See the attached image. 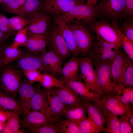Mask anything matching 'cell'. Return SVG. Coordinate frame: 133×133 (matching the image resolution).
<instances>
[{
	"mask_svg": "<svg viewBox=\"0 0 133 133\" xmlns=\"http://www.w3.org/2000/svg\"><path fill=\"white\" fill-rule=\"evenodd\" d=\"M22 114L21 111L14 112L10 116L6 122L1 133H26L27 131L20 127V116Z\"/></svg>",
	"mask_w": 133,
	"mask_h": 133,
	"instance_id": "cell-27",
	"label": "cell"
},
{
	"mask_svg": "<svg viewBox=\"0 0 133 133\" xmlns=\"http://www.w3.org/2000/svg\"><path fill=\"white\" fill-rule=\"evenodd\" d=\"M48 35V33L41 34L28 32V40L24 46L28 51L41 55L46 52Z\"/></svg>",
	"mask_w": 133,
	"mask_h": 133,
	"instance_id": "cell-18",
	"label": "cell"
},
{
	"mask_svg": "<svg viewBox=\"0 0 133 133\" xmlns=\"http://www.w3.org/2000/svg\"><path fill=\"white\" fill-rule=\"evenodd\" d=\"M120 118L115 116L105 118L106 127L103 131L108 133H120Z\"/></svg>",
	"mask_w": 133,
	"mask_h": 133,
	"instance_id": "cell-35",
	"label": "cell"
},
{
	"mask_svg": "<svg viewBox=\"0 0 133 133\" xmlns=\"http://www.w3.org/2000/svg\"><path fill=\"white\" fill-rule=\"evenodd\" d=\"M85 3L80 0H45L42 9L49 14L57 16L67 12L78 5Z\"/></svg>",
	"mask_w": 133,
	"mask_h": 133,
	"instance_id": "cell-10",
	"label": "cell"
},
{
	"mask_svg": "<svg viewBox=\"0 0 133 133\" xmlns=\"http://www.w3.org/2000/svg\"><path fill=\"white\" fill-rule=\"evenodd\" d=\"M52 89L59 97L66 109L84 102L75 91L65 84L60 87Z\"/></svg>",
	"mask_w": 133,
	"mask_h": 133,
	"instance_id": "cell-16",
	"label": "cell"
},
{
	"mask_svg": "<svg viewBox=\"0 0 133 133\" xmlns=\"http://www.w3.org/2000/svg\"><path fill=\"white\" fill-rule=\"evenodd\" d=\"M55 124L62 133H80L79 124L69 120L59 119Z\"/></svg>",
	"mask_w": 133,
	"mask_h": 133,
	"instance_id": "cell-33",
	"label": "cell"
},
{
	"mask_svg": "<svg viewBox=\"0 0 133 133\" xmlns=\"http://www.w3.org/2000/svg\"><path fill=\"white\" fill-rule=\"evenodd\" d=\"M97 40L88 52L87 57L92 63L111 64L120 48L114 44Z\"/></svg>",
	"mask_w": 133,
	"mask_h": 133,
	"instance_id": "cell-5",
	"label": "cell"
},
{
	"mask_svg": "<svg viewBox=\"0 0 133 133\" xmlns=\"http://www.w3.org/2000/svg\"><path fill=\"white\" fill-rule=\"evenodd\" d=\"M61 79L64 84L71 81H81L79 58L73 56L62 68Z\"/></svg>",
	"mask_w": 133,
	"mask_h": 133,
	"instance_id": "cell-20",
	"label": "cell"
},
{
	"mask_svg": "<svg viewBox=\"0 0 133 133\" xmlns=\"http://www.w3.org/2000/svg\"><path fill=\"white\" fill-rule=\"evenodd\" d=\"M133 14V0H125V17H132Z\"/></svg>",
	"mask_w": 133,
	"mask_h": 133,
	"instance_id": "cell-46",
	"label": "cell"
},
{
	"mask_svg": "<svg viewBox=\"0 0 133 133\" xmlns=\"http://www.w3.org/2000/svg\"><path fill=\"white\" fill-rule=\"evenodd\" d=\"M41 0H27L21 8L20 16L29 19L34 13L42 9Z\"/></svg>",
	"mask_w": 133,
	"mask_h": 133,
	"instance_id": "cell-28",
	"label": "cell"
},
{
	"mask_svg": "<svg viewBox=\"0 0 133 133\" xmlns=\"http://www.w3.org/2000/svg\"><path fill=\"white\" fill-rule=\"evenodd\" d=\"M81 1H84V0H80Z\"/></svg>",
	"mask_w": 133,
	"mask_h": 133,
	"instance_id": "cell-55",
	"label": "cell"
},
{
	"mask_svg": "<svg viewBox=\"0 0 133 133\" xmlns=\"http://www.w3.org/2000/svg\"><path fill=\"white\" fill-rule=\"evenodd\" d=\"M0 29L1 31L9 38L15 35L16 32L11 28L8 19L3 14L0 13Z\"/></svg>",
	"mask_w": 133,
	"mask_h": 133,
	"instance_id": "cell-44",
	"label": "cell"
},
{
	"mask_svg": "<svg viewBox=\"0 0 133 133\" xmlns=\"http://www.w3.org/2000/svg\"><path fill=\"white\" fill-rule=\"evenodd\" d=\"M120 100L124 104L133 109V87L124 86L122 89Z\"/></svg>",
	"mask_w": 133,
	"mask_h": 133,
	"instance_id": "cell-40",
	"label": "cell"
},
{
	"mask_svg": "<svg viewBox=\"0 0 133 133\" xmlns=\"http://www.w3.org/2000/svg\"><path fill=\"white\" fill-rule=\"evenodd\" d=\"M2 93L1 92V91L0 90V94Z\"/></svg>",
	"mask_w": 133,
	"mask_h": 133,
	"instance_id": "cell-54",
	"label": "cell"
},
{
	"mask_svg": "<svg viewBox=\"0 0 133 133\" xmlns=\"http://www.w3.org/2000/svg\"><path fill=\"white\" fill-rule=\"evenodd\" d=\"M22 71L8 64L0 71V88L5 94L14 98L22 82Z\"/></svg>",
	"mask_w": 133,
	"mask_h": 133,
	"instance_id": "cell-2",
	"label": "cell"
},
{
	"mask_svg": "<svg viewBox=\"0 0 133 133\" xmlns=\"http://www.w3.org/2000/svg\"><path fill=\"white\" fill-rule=\"evenodd\" d=\"M31 110L38 111L48 116L51 117L54 116L43 91L40 89H36L31 101Z\"/></svg>",
	"mask_w": 133,
	"mask_h": 133,
	"instance_id": "cell-21",
	"label": "cell"
},
{
	"mask_svg": "<svg viewBox=\"0 0 133 133\" xmlns=\"http://www.w3.org/2000/svg\"><path fill=\"white\" fill-rule=\"evenodd\" d=\"M125 0H107L95 6L97 12L109 18L116 19L124 15Z\"/></svg>",
	"mask_w": 133,
	"mask_h": 133,
	"instance_id": "cell-11",
	"label": "cell"
},
{
	"mask_svg": "<svg viewBox=\"0 0 133 133\" xmlns=\"http://www.w3.org/2000/svg\"><path fill=\"white\" fill-rule=\"evenodd\" d=\"M33 133H62L60 128L56 124L47 123L37 127L31 132Z\"/></svg>",
	"mask_w": 133,
	"mask_h": 133,
	"instance_id": "cell-39",
	"label": "cell"
},
{
	"mask_svg": "<svg viewBox=\"0 0 133 133\" xmlns=\"http://www.w3.org/2000/svg\"><path fill=\"white\" fill-rule=\"evenodd\" d=\"M80 133H99L102 131L91 120L86 118L79 124Z\"/></svg>",
	"mask_w": 133,
	"mask_h": 133,
	"instance_id": "cell-36",
	"label": "cell"
},
{
	"mask_svg": "<svg viewBox=\"0 0 133 133\" xmlns=\"http://www.w3.org/2000/svg\"><path fill=\"white\" fill-rule=\"evenodd\" d=\"M88 118L92 121L102 131L105 128V118L93 102H84Z\"/></svg>",
	"mask_w": 133,
	"mask_h": 133,
	"instance_id": "cell-25",
	"label": "cell"
},
{
	"mask_svg": "<svg viewBox=\"0 0 133 133\" xmlns=\"http://www.w3.org/2000/svg\"><path fill=\"white\" fill-rule=\"evenodd\" d=\"M16 60L17 66L22 70L38 69L41 71L50 73L43 62L41 55L35 54L27 50L22 51L21 56Z\"/></svg>",
	"mask_w": 133,
	"mask_h": 133,
	"instance_id": "cell-12",
	"label": "cell"
},
{
	"mask_svg": "<svg viewBox=\"0 0 133 133\" xmlns=\"http://www.w3.org/2000/svg\"><path fill=\"white\" fill-rule=\"evenodd\" d=\"M132 60L127 55L119 49L111 64V70L114 82L116 85L122 90L123 76L125 68Z\"/></svg>",
	"mask_w": 133,
	"mask_h": 133,
	"instance_id": "cell-14",
	"label": "cell"
},
{
	"mask_svg": "<svg viewBox=\"0 0 133 133\" xmlns=\"http://www.w3.org/2000/svg\"><path fill=\"white\" fill-rule=\"evenodd\" d=\"M95 33L97 39L114 44L120 48L122 46L114 26L105 20H95L89 25Z\"/></svg>",
	"mask_w": 133,
	"mask_h": 133,
	"instance_id": "cell-6",
	"label": "cell"
},
{
	"mask_svg": "<svg viewBox=\"0 0 133 133\" xmlns=\"http://www.w3.org/2000/svg\"><path fill=\"white\" fill-rule=\"evenodd\" d=\"M123 85L133 87V62L131 60L127 64L123 76Z\"/></svg>",
	"mask_w": 133,
	"mask_h": 133,
	"instance_id": "cell-37",
	"label": "cell"
},
{
	"mask_svg": "<svg viewBox=\"0 0 133 133\" xmlns=\"http://www.w3.org/2000/svg\"><path fill=\"white\" fill-rule=\"evenodd\" d=\"M81 78L84 81L85 86L89 90L101 96L97 83L95 72L93 64L89 58H79Z\"/></svg>",
	"mask_w": 133,
	"mask_h": 133,
	"instance_id": "cell-7",
	"label": "cell"
},
{
	"mask_svg": "<svg viewBox=\"0 0 133 133\" xmlns=\"http://www.w3.org/2000/svg\"><path fill=\"white\" fill-rule=\"evenodd\" d=\"M8 20L11 28L16 32L27 26L29 23V19L19 15L11 17Z\"/></svg>",
	"mask_w": 133,
	"mask_h": 133,
	"instance_id": "cell-34",
	"label": "cell"
},
{
	"mask_svg": "<svg viewBox=\"0 0 133 133\" xmlns=\"http://www.w3.org/2000/svg\"><path fill=\"white\" fill-rule=\"evenodd\" d=\"M87 3L89 4L95 6L97 5V0H86Z\"/></svg>",
	"mask_w": 133,
	"mask_h": 133,
	"instance_id": "cell-51",
	"label": "cell"
},
{
	"mask_svg": "<svg viewBox=\"0 0 133 133\" xmlns=\"http://www.w3.org/2000/svg\"><path fill=\"white\" fill-rule=\"evenodd\" d=\"M68 24L80 54L83 55L87 54L93 45L92 37L88 30L83 25Z\"/></svg>",
	"mask_w": 133,
	"mask_h": 133,
	"instance_id": "cell-9",
	"label": "cell"
},
{
	"mask_svg": "<svg viewBox=\"0 0 133 133\" xmlns=\"http://www.w3.org/2000/svg\"><path fill=\"white\" fill-rule=\"evenodd\" d=\"M107 0H101L100 1V3H101L104 2Z\"/></svg>",
	"mask_w": 133,
	"mask_h": 133,
	"instance_id": "cell-53",
	"label": "cell"
},
{
	"mask_svg": "<svg viewBox=\"0 0 133 133\" xmlns=\"http://www.w3.org/2000/svg\"><path fill=\"white\" fill-rule=\"evenodd\" d=\"M95 6L87 3L78 5L67 12L57 16L67 24L89 25L97 15Z\"/></svg>",
	"mask_w": 133,
	"mask_h": 133,
	"instance_id": "cell-3",
	"label": "cell"
},
{
	"mask_svg": "<svg viewBox=\"0 0 133 133\" xmlns=\"http://www.w3.org/2000/svg\"><path fill=\"white\" fill-rule=\"evenodd\" d=\"M9 37L5 35L0 29V46L5 45Z\"/></svg>",
	"mask_w": 133,
	"mask_h": 133,
	"instance_id": "cell-49",
	"label": "cell"
},
{
	"mask_svg": "<svg viewBox=\"0 0 133 133\" xmlns=\"http://www.w3.org/2000/svg\"><path fill=\"white\" fill-rule=\"evenodd\" d=\"M127 115L130 122L131 125L133 127V109L129 108L126 112Z\"/></svg>",
	"mask_w": 133,
	"mask_h": 133,
	"instance_id": "cell-50",
	"label": "cell"
},
{
	"mask_svg": "<svg viewBox=\"0 0 133 133\" xmlns=\"http://www.w3.org/2000/svg\"><path fill=\"white\" fill-rule=\"evenodd\" d=\"M120 133H133V127L131 124L126 113L120 117Z\"/></svg>",
	"mask_w": 133,
	"mask_h": 133,
	"instance_id": "cell-45",
	"label": "cell"
},
{
	"mask_svg": "<svg viewBox=\"0 0 133 133\" xmlns=\"http://www.w3.org/2000/svg\"><path fill=\"white\" fill-rule=\"evenodd\" d=\"M22 73L30 83L32 84L35 82L39 83L41 79L42 74L38 69L22 70Z\"/></svg>",
	"mask_w": 133,
	"mask_h": 133,
	"instance_id": "cell-43",
	"label": "cell"
},
{
	"mask_svg": "<svg viewBox=\"0 0 133 133\" xmlns=\"http://www.w3.org/2000/svg\"><path fill=\"white\" fill-rule=\"evenodd\" d=\"M39 83L47 89L60 87L64 84L61 81L57 79L54 76L47 72H43L42 74L41 79Z\"/></svg>",
	"mask_w": 133,
	"mask_h": 133,
	"instance_id": "cell-31",
	"label": "cell"
},
{
	"mask_svg": "<svg viewBox=\"0 0 133 133\" xmlns=\"http://www.w3.org/2000/svg\"><path fill=\"white\" fill-rule=\"evenodd\" d=\"M15 112L5 110L0 108V120L6 122Z\"/></svg>",
	"mask_w": 133,
	"mask_h": 133,
	"instance_id": "cell-47",
	"label": "cell"
},
{
	"mask_svg": "<svg viewBox=\"0 0 133 133\" xmlns=\"http://www.w3.org/2000/svg\"><path fill=\"white\" fill-rule=\"evenodd\" d=\"M1 0H0V2H1Z\"/></svg>",
	"mask_w": 133,
	"mask_h": 133,
	"instance_id": "cell-56",
	"label": "cell"
},
{
	"mask_svg": "<svg viewBox=\"0 0 133 133\" xmlns=\"http://www.w3.org/2000/svg\"><path fill=\"white\" fill-rule=\"evenodd\" d=\"M36 91L27 79L22 82L18 90V101L22 108V114H26L31 110V103L32 98Z\"/></svg>",
	"mask_w": 133,
	"mask_h": 133,
	"instance_id": "cell-17",
	"label": "cell"
},
{
	"mask_svg": "<svg viewBox=\"0 0 133 133\" xmlns=\"http://www.w3.org/2000/svg\"><path fill=\"white\" fill-rule=\"evenodd\" d=\"M5 46H0V71L4 66L3 53Z\"/></svg>",
	"mask_w": 133,
	"mask_h": 133,
	"instance_id": "cell-48",
	"label": "cell"
},
{
	"mask_svg": "<svg viewBox=\"0 0 133 133\" xmlns=\"http://www.w3.org/2000/svg\"><path fill=\"white\" fill-rule=\"evenodd\" d=\"M120 97L118 94L103 96L98 101L93 102L105 118L115 116L121 117L130 107L122 102Z\"/></svg>",
	"mask_w": 133,
	"mask_h": 133,
	"instance_id": "cell-4",
	"label": "cell"
},
{
	"mask_svg": "<svg viewBox=\"0 0 133 133\" xmlns=\"http://www.w3.org/2000/svg\"><path fill=\"white\" fill-rule=\"evenodd\" d=\"M41 57L50 74L54 76H60L62 69V60L58 55L49 51L41 55Z\"/></svg>",
	"mask_w": 133,
	"mask_h": 133,
	"instance_id": "cell-24",
	"label": "cell"
},
{
	"mask_svg": "<svg viewBox=\"0 0 133 133\" xmlns=\"http://www.w3.org/2000/svg\"><path fill=\"white\" fill-rule=\"evenodd\" d=\"M48 14L42 9L33 14L29 19L28 32L41 34L48 33L50 21Z\"/></svg>",
	"mask_w": 133,
	"mask_h": 133,
	"instance_id": "cell-15",
	"label": "cell"
},
{
	"mask_svg": "<svg viewBox=\"0 0 133 133\" xmlns=\"http://www.w3.org/2000/svg\"><path fill=\"white\" fill-rule=\"evenodd\" d=\"M65 84L75 91L84 102H96L100 98L98 95L88 89L81 81H71Z\"/></svg>",
	"mask_w": 133,
	"mask_h": 133,
	"instance_id": "cell-22",
	"label": "cell"
},
{
	"mask_svg": "<svg viewBox=\"0 0 133 133\" xmlns=\"http://www.w3.org/2000/svg\"><path fill=\"white\" fill-rule=\"evenodd\" d=\"M6 122L2 121L0 120V133L2 131Z\"/></svg>",
	"mask_w": 133,
	"mask_h": 133,
	"instance_id": "cell-52",
	"label": "cell"
},
{
	"mask_svg": "<svg viewBox=\"0 0 133 133\" xmlns=\"http://www.w3.org/2000/svg\"><path fill=\"white\" fill-rule=\"evenodd\" d=\"M55 26L65 41L73 56L80 54L74 40L72 31L68 24L58 16L54 19Z\"/></svg>",
	"mask_w": 133,
	"mask_h": 133,
	"instance_id": "cell-19",
	"label": "cell"
},
{
	"mask_svg": "<svg viewBox=\"0 0 133 133\" xmlns=\"http://www.w3.org/2000/svg\"><path fill=\"white\" fill-rule=\"evenodd\" d=\"M28 32L27 26L17 32L13 44L18 47L20 46H24L28 40Z\"/></svg>",
	"mask_w": 133,
	"mask_h": 133,
	"instance_id": "cell-42",
	"label": "cell"
},
{
	"mask_svg": "<svg viewBox=\"0 0 133 133\" xmlns=\"http://www.w3.org/2000/svg\"><path fill=\"white\" fill-rule=\"evenodd\" d=\"M112 24L114 26L121 40L125 53L132 60H133V42L125 36L116 22L113 21Z\"/></svg>",
	"mask_w": 133,
	"mask_h": 133,
	"instance_id": "cell-32",
	"label": "cell"
},
{
	"mask_svg": "<svg viewBox=\"0 0 133 133\" xmlns=\"http://www.w3.org/2000/svg\"><path fill=\"white\" fill-rule=\"evenodd\" d=\"M84 102L66 109L64 116L67 119L79 124L82 121L87 118L86 111Z\"/></svg>",
	"mask_w": 133,
	"mask_h": 133,
	"instance_id": "cell-26",
	"label": "cell"
},
{
	"mask_svg": "<svg viewBox=\"0 0 133 133\" xmlns=\"http://www.w3.org/2000/svg\"><path fill=\"white\" fill-rule=\"evenodd\" d=\"M49 45L50 51L58 55L62 60L71 54L63 38L55 26L48 33L47 44Z\"/></svg>",
	"mask_w": 133,
	"mask_h": 133,
	"instance_id": "cell-13",
	"label": "cell"
},
{
	"mask_svg": "<svg viewBox=\"0 0 133 133\" xmlns=\"http://www.w3.org/2000/svg\"><path fill=\"white\" fill-rule=\"evenodd\" d=\"M95 72L96 80L101 96L121 94L122 90L115 83L111 70V64L92 63Z\"/></svg>",
	"mask_w": 133,
	"mask_h": 133,
	"instance_id": "cell-1",
	"label": "cell"
},
{
	"mask_svg": "<svg viewBox=\"0 0 133 133\" xmlns=\"http://www.w3.org/2000/svg\"><path fill=\"white\" fill-rule=\"evenodd\" d=\"M22 52L18 47L13 44L9 45H5L3 53L4 66L16 60L20 57Z\"/></svg>",
	"mask_w": 133,
	"mask_h": 133,
	"instance_id": "cell-30",
	"label": "cell"
},
{
	"mask_svg": "<svg viewBox=\"0 0 133 133\" xmlns=\"http://www.w3.org/2000/svg\"><path fill=\"white\" fill-rule=\"evenodd\" d=\"M32 110L20 119V127L26 131L31 132L37 127L45 124H55L59 119L55 116L49 117L38 111Z\"/></svg>",
	"mask_w": 133,
	"mask_h": 133,
	"instance_id": "cell-8",
	"label": "cell"
},
{
	"mask_svg": "<svg viewBox=\"0 0 133 133\" xmlns=\"http://www.w3.org/2000/svg\"><path fill=\"white\" fill-rule=\"evenodd\" d=\"M22 6L19 0H10L2 6V9L4 12L20 16V9Z\"/></svg>",
	"mask_w": 133,
	"mask_h": 133,
	"instance_id": "cell-38",
	"label": "cell"
},
{
	"mask_svg": "<svg viewBox=\"0 0 133 133\" xmlns=\"http://www.w3.org/2000/svg\"><path fill=\"white\" fill-rule=\"evenodd\" d=\"M0 108L13 112H22L21 107L18 101L15 98L2 93L0 94Z\"/></svg>",
	"mask_w": 133,
	"mask_h": 133,
	"instance_id": "cell-29",
	"label": "cell"
},
{
	"mask_svg": "<svg viewBox=\"0 0 133 133\" xmlns=\"http://www.w3.org/2000/svg\"><path fill=\"white\" fill-rule=\"evenodd\" d=\"M125 17L122 25V32L126 36L133 42V17L132 16Z\"/></svg>",
	"mask_w": 133,
	"mask_h": 133,
	"instance_id": "cell-41",
	"label": "cell"
},
{
	"mask_svg": "<svg viewBox=\"0 0 133 133\" xmlns=\"http://www.w3.org/2000/svg\"><path fill=\"white\" fill-rule=\"evenodd\" d=\"M43 92L54 116L58 118L64 116L66 108L59 96L52 89Z\"/></svg>",
	"mask_w": 133,
	"mask_h": 133,
	"instance_id": "cell-23",
	"label": "cell"
}]
</instances>
